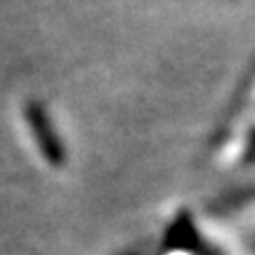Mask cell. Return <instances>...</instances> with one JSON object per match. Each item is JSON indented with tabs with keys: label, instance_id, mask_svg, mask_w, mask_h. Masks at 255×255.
Returning a JSON list of instances; mask_svg holds the SVG:
<instances>
[{
	"label": "cell",
	"instance_id": "1",
	"mask_svg": "<svg viewBox=\"0 0 255 255\" xmlns=\"http://www.w3.org/2000/svg\"><path fill=\"white\" fill-rule=\"evenodd\" d=\"M26 117H28V124H30L32 132H34V136L38 140V147H41L43 155L49 159L51 164H62L64 151H62L60 140L55 138V132L49 126V119H47L45 111L38 105H30L26 111Z\"/></svg>",
	"mask_w": 255,
	"mask_h": 255
}]
</instances>
